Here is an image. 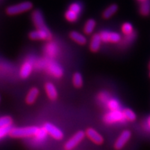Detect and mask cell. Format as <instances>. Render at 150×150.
I'll use <instances>...</instances> for the list:
<instances>
[{
  "label": "cell",
  "instance_id": "obj_1",
  "mask_svg": "<svg viewBox=\"0 0 150 150\" xmlns=\"http://www.w3.org/2000/svg\"><path fill=\"white\" fill-rule=\"evenodd\" d=\"M39 128L37 127H27L22 128H13L10 132V136L13 138H24L35 136Z\"/></svg>",
  "mask_w": 150,
  "mask_h": 150
},
{
  "label": "cell",
  "instance_id": "obj_2",
  "mask_svg": "<svg viewBox=\"0 0 150 150\" xmlns=\"http://www.w3.org/2000/svg\"><path fill=\"white\" fill-rule=\"evenodd\" d=\"M32 8V3L30 2V1H24V2L8 6L6 9V13L8 16H15V15H18L22 13L27 12V11L31 10Z\"/></svg>",
  "mask_w": 150,
  "mask_h": 150
},
{
  "label": "cell",
  "instance_id": "obj_3",
  "mask_svg": "<svg viewBox=\"0 0 150 150\" xmlns=\"http://www.w3.org/2000/svg\"><path fill=\"white\" fill-rule=\"evenodd\" d=\"M29 38L32 40H50L53 35L49 29H37L31 31Z\"/></svg>",
  "mask_w": 150,
  "mask_h": 150
},
{
  "label": "cell",
  "instance_id": "obj_4",
  "mask_svg": "<svg viewBox=\"0 0 150 150\" xmlns=\"http://www.w3.org/2000/svg\"><path fill=\"white\" fill-rule=\"evenodd\" d=\"M99 34L102 38V41L104 42L118 43L122 40L121 35L117 32L102 31Z\"/></svg>",
  "mask_w": 150,
  "mask_h": 150
},
{
  "label": "cell",
  "instance_id": "obj_5",
  "mask_svg": "<svg viewBox=\"0 0 150 150\" xmlns=\"http://www.w3.org/2000/svg\"><path fill=\"white\" fill-rule=\"evenodd\" d=\"M33 23L37 29H49L45 22L43 15L40 11L35 10L31 14Z\"/></svg>",
  "mask_w": 150,
  "mask_h": 150
},
{
  "label": "cell",
  "instance_id": "obj_6",
  "mask_svg": "<svg viewBox=\"0 0 150 150\" xmlns=\"http://www.w3.org/2000/svg\"><path fill=\"white\" fill-rule=\"evenodd\" d=\"M131 137V132L129 130H125L121 133L117 139L114 144V147L115 149L120 150L125 147L126 143L129 141Z\"/></svg>",
  "mask_w": 150,
  "mask_h": 150
},
{
  "label": "cell",
  "instance_id": "obj_7",
  "mask_svg": "<svg viewBox=\"0 0 150 150\" xmlns=\"http://www.w3.org/2000/svg\"><path fill=\"white\" fill-rule=\"evenodd\" d=\"M85 136V133L82 131L76 133L65 145V149L66 150H71L74 148L79 142L81 141Z\"/></svg>",
  "mask_w": 150,
  "mask_h": 150
},
{
  "label": "cell",
  "instance_id": "obj_8",
  "mask_svg": "<svg viewBox=\"0 0 150 150\" xmlns=\"http://www.w3.org/2000/svg\"><path fill=\"white\" fill-rule=\"evenodd\" d=\"M47 70L52 76L56 78H61L63 74V70L61 65L54 61H50L47 65Z\"/></svg>",
  "mask_w": 150,
  "mask_h": 150
},
{
  "label": "cell",
  "instance_id": "obj_9",
  "mask_svg": "<svg viewBox=\"0 0 150 150\" xmlns=\"http://www.w3.org/2000/svg\"><path fill=\"white\" fill-rule=\"evenodd\" d=\"M44 129H45L47 133L53 137L54 139L61 140L63 138V134L62 131L52 124L46 123L44 126Z\"/></svg>",
  "mask_w": 150,
  "mask_h": 150
},
{
  "label": "cell",
  "instance_id": "obj_10",
  "mask_svg": "<svg viewBox=\"0 0 150 150\" xmlns=\"http://www.w3.org/2000/svg\"><path fill=\"white\" fill-rule=\"evenodd\" d=\"M122 118H124L122 112L113 110L105 115L104 121L107 123H115L116 122L121 121Z\"/></svg>",
  "mask_w": 150,
  "mask_h": 150
},
{
  "label": "cell",
  "instance_id": "obj_11",
  "mask_svg": "<svg viewBox=\"0 0 150 150\" xmlns=\"http://www.w3.org/2000/svg\"><path fill=\"white\" fill-rule=\"evenodd\" d=\"M86 134L92 141L95 142L97 145H101V144H102L104 142V138H103V137L97 131H95V129L89 128L86 131Z\"/></svg>",
  "mask_w": 150,
  "mask_h": 150
},
{
  "label": "cell",
  "instance_id": "obj_12",
  "mask_svg": "<svg viewBox=\"0 0 150 150\" xmlns=\"http://www.w3.org/2000/svg\"><path fill=\"white\" fill-rule=\"evenodd\" d=\"M102 38L99 33H95L91 38L89 48L92 52H97L100 49L102 44Z\"/></svg>",
  "mask_w": 150,
  "mask_h": 150
},
{
  "label": "cell",
  "instance_id": "obj_13",
  "mask_svg": "<svg viewBox=\"0 0 150 150\" xmlns=\"http://www.w3.org/2000/svg\"><path fill=\"white\" fill-rule=\"evenodd\" d=\"M69 36L73 41H74L75 42L79 45H84L87 42V38H86L85 35L78 32V31H71L70 34H69Z\"/></svg>",
  "mask_w": 150,
  "mask_h": 150
},
{
  "label": "cell",
  "instance_id": "obj_14",
  "mask_svg": "<svg viewBox=\"0 0 150 150\" xmlns=\"http://www.w3.org/2000/svg\"><path fill=\"white\" fill-rule=\"evenodd\" d=\"M33 70L32 64L29 61L24 62L20 70V76L22 79H27L31 74Z\"/></svg>",
  "mask_w": 150,
  "mask_h": 150
},
{
  "label": "cell",
  "instance_id": "obj_15",
  "mask_svg": "<svg viewBox=\"0 0 150 150\" xmlns=\"http://www.w3.org/2000/svg\"><path fill=\"white\" fill-rule=\"evenodd\" d=\"M45 91L47 95L49 98L52 100H54L57 98L58 93L57 90H56L55 86L51 82H47L45 86Z\"/></svg>",
  "mask_w": 150,
  "mask_h": 150
},
{
  "label": "cell",
  "instance_id": "obj_16",
  "mask_svg": "<svg viewBox=\"0 0 150 150\" xmlns=\"http://www.w3.org/2000/svg\"><path fill=\"white\" fill-rule=\"evenodd\" d=\"M118 10V6L115 4H112L108 6L102 13V17L104 19H109L114 16Z\"/></svg>",
  "mask_w": 150,
  "mask_h": 150
},
{
  "label": "cell",
  "instance_id": "obj_17",
  "mask_svg": "<svg viewBox=\"0 0 150 150\" xmlns=\"http://www.w3.org/2000/svg\"><path fill=\"white\" fill-rule=\"evenodd\" d=\"M96 27V21L94 19H89L86 21L83 27V32L86 35H91L93 33Z\"/></svg>",
  "mask_w": 150,
  "mask_h": 150
},
{
  "label": "cell",
  "instance_id": "obj_18",
  "mask_svg": "<svg viewBox=\"0 0 150 150\" xmlns=\"http://www.w3.org/2000/svg\"><path fill=\"white\" fill-rule=\"evenodd\" d=\"M39 95V91L37 88H32L28 93L26 97V102L27 104H31L35 102V99H37Z\"/></svg>",
  "mask_w": 150,
  "mask_h": 150
},
{
  "label": "cell",
  "instance_id": "obj_19",
  "mask_svg": "<svg viewBox=\"0 0 150 150\" xmlns=\"http://www.w3.org/2000/svg\"><path fill=\"white\" fill-rule=\"evenodd\" d=\"M139 12L142 16H148L150 14V0L140 3Z\"/></svg>",
  "mask_w": 150,
  "mask_h": 150
},
{
  "label": "cell",
  "instance_id": "obj_20",
  "mask_svg": "<svg viewBox=\"0 0 150 150\" xmlns=\"http://www.w3.org/2000/svg\"><path fill=\"white\" fill-rule=\"evenodd\" d=\"M121 31L122 33L126 36L132 35L134 33V27L129 22H125L121 27Z\"/></svg>",
  "mask_w": 150,
  "mask_h": 150
},
{
  "label": "cell",
  "instance_id": "obj_21",
  "mask_svg": "<svg viewBox=\"0 0 150 150\" xmlns=\"http://www.w3.org/2000/svg\"><path fill=\"white\" fill-rule=\"evenodd\" d=\"M122 114L124 118L129 122H134L136 120V113L130 108H125V109H124Z\"/></svg>",
  "mask_w": 150,
  "mask_h": 150
},
{
  "label": "cell",
  "instance_id": "obj_22",
  "mask_svg": "<svg viewBox=\"0 0 150 150\" xmlns=\"http://www.w3.org/2000/svg\"><path fill=\"white\" fill-rule=\"evenodd\" d=\"M73 85L76 88H81L83 86V78L79 72H75L72 76Z\"/></svg>",
  "mask_w": 150,
  "mask_h": 150
},
{
  "label": "cell",
  "instance_id": "obj_23",
  "mask_svg": "<svg viewBox=\"0 0 150 150\" xmlns=\"http://www.w3.org/2000/svg\"><path fill=\"white\" fill-rule=\"evenodd\" d=\"M65 18L70 22H75L79 18V15L70 10H67L65 13Z\"/></svg>",
  "mask_w": 150,
  "mask_h": 150
},
{
  "label": "cell",
  "instance_id": "obj_24",
  "mask_svg": "<svg viewBox=\"0 0 150 150\" xmlns=\"http://www.w3.org/2000/svg\"><path fill=\"white\" fill-rule=\"evenodd\" d=\"M13 123L12 118L9 116H4L0 117V128L1 127H11Z\"/></svg>",
  "mask_w": 150,
  "mask_h": 150
},
{
  "label": "cell",
  "instance_id": "obj_25",
  "mask_svg": "<svg viewBox=\"0 0 150 150\" xmlns=\"http://www.w3.org/2000/svg\"><path fill=\"white\" fill-rule=\"evenodd\" d=\"M107 106L112 111H113V110H118L120 107V106L119 102H118L116 99H110V100L108 101L107 102Z\"/></svg>",
  "mask_w": 150,
  "mask_h": 150
},
{
  "label": "cell",
  "instance_id": "obj_26",
  "mask_svg": "<svg viewBox=\"0 0 150 150\" xmlns=\"http://www.w3.org/2000/svg\"><path fill=\"white\" fill-rule=\"evenodd\" d=\"M68 9L69 10L73 11V12L76 13V14L79 15L81 13V12L82 7H81V5L79 3L74 2V3L71 4L70 5V6H69Z\"/></svg>",
  "mask_w": 150,
  "mask_h": 150
},
{
  "label": "cell",
  "instance_id": "obj_27",
  "mask_svg": "<svg viewBox=\"0 0 150 150\" xmlns=\"http://www.w3.org/2000/svg\"><path fill=\"white\" fill-rule=\"evenodd\" d=\"M47 134V133L44 127H43V128H42V129H39L38 133L35 134V137H36L37 140H42L44 139L45 138Z\"/></svg>",
  "mask_w": 150,
  "mask_h": 150
},
{
  "label": "cell",
  "instance_id": "obj_28",
  "mask_svg": "<svg viewBox=\"0 0 150 150\" xmlns=\"http://www.w3.org/2000/svg\"><path fill=\"white\" fill-rule=\"evenodd\" d=\"M11 129H12L11 126L0 128V138H3V137H4L6 135H7L8 134H10Z\"/></svg>",
  "mask_w": 150,
  "mask_h": 150
},
{
  "label": "cell",
  "instance_id": "obj_29",
  "mask_svg": "<svg viewBox=\"0 0 150 150\" xmlns=\"http://www.w3.org/2000/svg\"><path fill=\"white\" fill-rule=\"evenodd\" d=\"M137 1L140 3H142V2H145V1H148V0H137Z\"/></svg>",
  "mask_w": 150,
  "mask_h": 150
},
{
  "label": "cell",
  "instance_id": "obj_30",
  "mask_svg": "<svg viewBox=\"0 0 150 150\" xmlns=\"http://www.w3.org/2000/svg\"><path fill=\"white\" fill-rule=\"evenodd\" d=\"M148 124H149V127H150V117L149 118V119H148Z\"/></svg>",
  "mask_w": 150,
  "mask_h": 150
},
{
  "label": "cell",
  "instance_id": "obj_31",
  "mask_svg": "<svg viewBox=\"0 0 150 150\" xmlns=\"http://www.w3.org/2000/svg\"><path fill=\"white\" fill-rule=\"evenodd\" d=\"M148 66H149V70H150V61L149 62V65H148Z\"/></svg>",
  "mask_w": 150,
  "mask_h": 150
},
{
  "label": "cell",
  "instance_id": "obj_32",
  "mask_svg": "<svg viewBox=\"0 0 150 150\" xmlns=\"http://www.w3.org/2000/svg\"><path fill=\"white\" fill-rule=\"evenodd\" d=\"M149 77H150V72H149Z\"/></svg>",
  "mask_w": 150,
  "mask_h": 150
}]
</instances>
